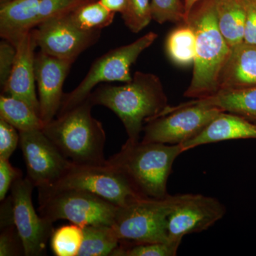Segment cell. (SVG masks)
Returning <instances> with one entry per match:
<instances>
[{
    "label": "cell",
    "instance_id": "obj_33",
    "mask_svg": "<svg viewBox=\"0 0 256 256\" xmlns=\"http://www.w3.org/2000/svg\"><path fill=\"white\" fill-rule=\"evenodd\" d=\"M246 16L244 26V42L256 44V4L252 0H245Z\"/></svg>",
    "mask_w": 256,
    "mask_h": 256
},
{
    "label": "cell",
    "instance_id": "obj_11",
    "mask_svg": "<svg viewBox=\"0 0 256 256\" xmlns=\"http://www.w3.org/2000/svg\"><path fill=\"white\" fill-rule=\"evenodd\" d=\"M20 146L28 178L35 188L56 184L74 165L42 130L20 132Z\"/></svg>",
    "mask_w": 256,
    "mask_h": 256
},
{
    "label": "cell",
    "instance_id": "obj_22",
    "mask_svg": "<svg viewBox=\"0 0 256 256\" xmlns=\"http://www.w3.org/2000/svg\"><path fill=\"white\" fill-rule=\"evenodd\" d=\"M120 244V240L110 226H86L78 256H114Z\"/></svg>",
    "mask_w": 256,
    "mask_h": 256
},
{
    "label": "cell",
    "instance_id": "obj_2",
    "mask_svg": "<svg viewBox=\"0 0 256 256\" xmlns=\"http://www.w3.org/2000/svg\"><path fill=\"white\" fill-rule=\"evenodd\" d=\"M196 35V53L191 82L185 97L201 99L220 90V76L232 48L226 41L217 20L215 0H200L185 22Z\"/></svg>",
    "mask_w": 256,
    "mask_h": 256
},
{
    "label": "cell",
    "instance_id": "obj_5",
    "mask_svg": "<svg viewBox=\"0 0 256 256\" xmlns=\"http://www.w3.org/2000/svg\"><path fill=\"white\" fill-rule=\"evenodd\" d=\"M38 213L42 218L56 222L68 220L82 226H112L119 207L85 190L54 185L38 188Z\"/></svg>",
    "mask_w": 256,
    "mask_h": 256
},
{
    "label": "cell",
    "instance_id": "obj_20",
    "mask_svg": "<svg viewBox=\"0 0 256 256\" xmlns=\"http://www.w3.org/2000/svg\"><path fill=\"white\" fill-rule=\"evenodd\" d=\"M218 26L230 48L244 42L245 0H215Z\"/></svg>",
    "mask_w": 256,
    "mask_h": 256
},
{
    "label": "cell",
    "instance_id": "obj_31",
    "mask_svg": "<svg viewBox=\"0 0 256 256\" xmlns=\"http://www.w3.org/2000/svg\"><path fill=\"white\" fill-rule=\"evenodd\" d=\"M16 47L8 40L0 42V84L2 89L6 86L14 66Z\"/></svg>",
    "mask_w": 256,
    "mask_h": 256
},
{
    "label": "cell",
    "instance_id": "obj_24",
    "mask_svg": "<svg viewBox=\"0 0 256 256\" xmlns=\"http://www.w3.org/2000/svg\"><path fill=\"white\" fill-rule=\"evenodd\" d=\"M170 60L180 66L193 64L196 53V35L191 26L182 23L170 34L166 42Z\"/></svg>",
    "mask_w": 256,
    "mask_h": 256
},
{
    "label": "cell",
    "instance_id": "obj_12",
    "mask_svg": "<svg viewBox=\"0 0 256 256\" xmlns=\"http://www.w3.org/2000/svg\"><path fill=\"white\" fill-rule=\"evenodd\" d=\"M226 208L214 197L184 194L172 195L168 216V238L182 240L184 236L206 230L222 220Z\"/></svg>",
    "mask_w": 256,
    "mask_h": 256
},
{
    "label": "cell",
    "instance_id": "obj_19",
    "mask_svg": "<svg viewBox=\"0 0 256 256\" xmlns=\"http://www.w3.org/2000/svg\"><path fill=\"white\" fill-rule=\"evenodd\" d=\"M195 100L214 106L223 112L242 116L256 124V86L242 89H220L213 96Z\"/></svg>",
    "mask_w": 256,
    "mask_h": 256
},
{
    "label": "cell",
    "instance_id": "obj_28",
    "mask_svg": "<svg viewBox=\"0 0 256 256\" xmlns=\"http://www.w3.org/2000/svg\"><path fill=\"white\" fill-rule=\"evenodd\" d=\"M150 8L152 18L160 24L184 22V0H150Z\"/></svg>",
    "mask_w": 256,
    "mask_h": 256
},
{
    "label": "cell",
    "instance_id": "obj_21",
    "mask_svg": "<svg viewBox=\"0 0 256 256\" xmlns=\"http://www.w3.org/2000/svg\"><path fill=\"white\" fill-rule=\"evenodd\" d=\"M0 118L14 126L18 132L42 130L45 126L26 102L6 94L0 96Z\"/></svg>",
    "mask_w": 256,
    "mask_h": 256
},
{
    "label": "cell",
    "instance_id": "obj_9",
    "mask_svg": "<svg viewBox=\"0 0 256 256\" xmlns=\"http://www.w3.org/2000/svg\"><path fill=\"white\" fill-rule=\"evenodd\" d=\"M56 185L85 190L119 208L140 198H146L138 192L121 170L106 161L102 164H74Z\"/></svg>",
    "mask_w": 256,
    "mask_h": 256
},
{
    "label": "cell",
    "instance_id": "obj_3",
    "mask_svg": "<svg viewBox=\"0 0 256 256\" xmlns=\"http://www.w3.org/2000/svg\"><path fill=\"white\" fill-rule=\"evenodd\" d=\"M90 98L70 110L58 114L42 129L60 152L74 164L97 165L106 162V134L100 121L92 116Z\"/></svg>",
    "mask_w": 256,
    "mask_h": 256
},
{
    "label": "cell",
    "instance_id": "obj_7",
    "mask_svg": "<svg viewBox=\"0 0 256 256\" xmlns=\"http://www.w3.org/2000/svg\"><path fill=\"white\" fill-rule=\"evenodd\" d=\"M172 195L163 198H142L120 207L112 227L128 244L170 242L166 222Z\"/></svg>",
    "mask_w": 256,
    "mask_h": 256
},
{
    "label": "cell",
    "instance_id": "obj_34",
    "mask_svg": "<svg viewBox=\"0 0 256 256\" xmlns=\"http://www.w3.org/2000/svg\"><path fill=\"white\" fill-rule=\"evenodd\" d=\"M108 9L114 13L124 14L127 8L128 0H99Z\"/></svg>",
    "mask_w": 256,
    "mask_h": 256
},
{
    "label": "cell",
    "instance_id": "obj_29",
    "mask_svg": "<svg viewBox=\"0 0 256 256\" xmlns=\"http://www.w3.org/2000/svg\"><path fill=\"white\" fill-rule=\"evenodd\" d=\"M24 250L22 242L14 225L2 228L0 235V256H20Z\"/></svg>",
    "mask_w": 256,
    "mask_h": 256
},
{
    "label": "cell",
    "instance_id": "obj_18",
    "mask_svg": "<svg viewBox=\"0 0 256 256\" xmlns=\"http://www.w3.org/2000/svg\"><path fill=\"white\" fill-rule=\"evenodd\" d=\"M220 89L256 86V44L242 42L232 47L220 76Z\"/></svg>",
    "mask_w": 256,
    "mask_h": 256
},
{
    "label": "cell",
    "instance_id": "obj_15",
    "mask_svg": "<svg viewBox=\"0 0 256 256\" xmlns=\"http://www.w3.org/2000/svg\"><path fill=\"white\" fill-rule=\"evenodd\" d=\"M75 60H62L40 50L35 55V80L40 118L46 124L58 114L64 94L63 86Z\"/></svg>",
    "mask_w": 256,
    "mask_h": 256
},
{
    "label": "cell",
    "instance_id": "obj_36",
    "mask_svg": "<svg viewBox=\"0 0 256 256\" xmlns=\"http://www.w3.org/2000/svg\"><path fill=\"white\" fill-rule=\"evenodd\" d=\"M14 0H0V4H6V3L11 2Z\"/></svg>",
    "mask_w": 256,
    "mask_h": 256
},
{
    "label": "cell",
    "instance_id": "obj_25",
    "mask_svg": "<svg viewBox=\"0 0 256 256\" xmlns=\"http://www.w3.org/2000/svg\"><path fill=\"white\" fill-rule=\"evenodd\" d=\"M84 240V227L72 223L54 230L50 247L56 256H78Z\"/></svg>",
    "mask_w": 256,
    "mask_h": 256
},
{
    "label": "cell",
    "instance_id": "obj_13",
    "mask_svg": "<svg viewBox=\"0 0 256 256\" xmlns=\"http://www.w3.org/2000/svg\"><path fill=\"white\" fill-rule=\"evenodd\" d=\"M34 185L28 178H18L11 188L13 217L22 242L24 256H42L53 234V223L37 214L32 192Z\"/></svg>",
    "mask_w": 256,
    "mask_h": 256
},
{
    "label": "cell",
    "instance_id": "obj_30",
    "mask_svg": "<svg viewBox=\"0 0 256 256\" xmlns=\"http://www.w3.org/2000/svg\"><path fill=\"white\" fill-rule=\"evenodd\" d=\"M2 118H0V158L10 159L20 144V132Z\"/></svg>",
    "mask_w": 256,
    "mask_h": 256
},
{
    "label": "cell",
    "instance_id": "obj_32",
    "mask_svg": "<svg viewBox=\"0 0 256 256\" xmlns=\"http://www.w3.org/2000/svg\"><path fill=\"white\" fill-rule=\"evenodd\" d=\"M22 174L10 164L9 160L0 158V201H4L12 186Z\"/></svg>",
    "mask_w": 256,
    "mask_h": 256
},
{
    "label": "cell",
    "instance_id": "obj_17",
    "mask_svg": "<svg viewBox=\"0 0 256 256\" xmlns=\"http://www.w3.org/2000/svg\"><path fill=\"white\" fill-rule=\"evenodd\" d=\"M244 139H256V122L237 114L220 112L200 134L181 146L186 152L203 144Z\"/></svg>",
    "mask_w": 256,
    "mask_h": 256
},
{
    "label": "cell",
    "instance_id": "obj_14",
    "mask_svg": "<svg viewBox=\"0 0 256 256\" xmlns=\"http://www.w3.org/2000/svg\"><path fill=\"white\" fill-rule=\"evenodd\" d=\"M68 14L47 20L32 30L40 50L56 58L76 60L98 41L101 32L80 30Z\"/></svg>",
    "mask_w": 256,
    "mask_h": 256
},
{
    "label": "cell",
    "instance_id": "obj_1",
    "mask_svg": "<svg viewBox=\"0 0 256 256\" xmlns=\"http://www.w3.org/2000/svg\"><path fill=\"white\" fill-rule=\"evenodd\" d=\"M94 106L108 108L118 116L128 141L138 142L144 124L159 116L169 106L158 76L137 72L122 86H102L88 96Z\"/></svg>",
    "mask_w": 256,
    "mask_h": 256
},
{
    "label": "cell",
    "instance_id": "obj_37",
    "mask_svg": "<svg viewBox=\"0 0 256 256\" xmlns=\"http://www.w3.org/2000/svg\"><path fill=\"white\" fill-rule=\"evenodd\" d=\"M252 1H254V2H255V3H256V0H252Z\"/></svg>",
    "mask_w": 256,
    "mask_h": 256
},
{
    "label": "cell",
    "instance_id": "obj_23",
    "mask_svg": "<svg viewBox=\"0 0 256 256\" xmlns=\"http://www.w3.org/2000/svg\"><path fill=\"white\" fill-rule=\"evenodd\" d=\"M116 13L110 11L99 0H92L78 6L68 14L69 20L84 31H101L110 26Z\"/></svg>",
    "mask_w": 256,
    "mask_h": 256
},
{
    "label": "cell",
    "instance_id": "obj_6",
    "mask_svg": "<svg viewBox=\"0 0 256 256\" xmlns=\"http://www.w3.org/2000/svg\"><path fill=\"white\" fill-rule=\"evenodd\" d=\"M158 37V34L148 32L132 43L114 48L98 58L78 86L72 92L64 94L58 114L82 104L92 94L94 88L101 82H130L132 79L131 66Z\"/></svg>",
    "mask_w": 256,
    "mask_h": 256
},
{
    "label": "cell",
    "instance_id": "obj_10",
    "mask_svg": "<svg viewBox=\"0 0 256 256\" xmlns=\"http://www.w3.org/2000/svg\"><path fill=\"white\" fill-rule=\"evenodd\" d=\"M92 0H14L0 4V36L16 46L24 34Z\"/></svg>",
    "mask_w": 256,
    "mask_h": 256
},
{
    "label": "cell",
    "instance_id": "obj_35",
    "mask_svg": "<svg viewBox=\"0 0 256 256\" xmlns=\"http://www.w3.org/2000/svg\"><path fill=\"white\" fill-rule=\"evenodd\" d=\"M198 1H200V0H184L185 8V21H186V18H188L192 8H194V6L196 4V3Z\"/></svg>",
    "mask_w": 256,
    "mask_h": 256
},
{
    "label": "cell",
    "instance_id": "obj_27",
    "mask_svg": "<svg viewBox=\"0 0 256 256\" xmlns=\"http://www.w3.org/2000/svg\"><path fill=\"white\" fill-rule=\"evenodd\" d=\"M122 18L130 31L139 33L152 20L150 0H128L127 8Z\"/></svg>",
    "mask_w": 256,
    "mask_h": 256
},
{
    "label": "cell",
    "instance_id": "obj_26",
    "mask_svg": "<svg viewBox=\"0 0 256 256\" xmlns=\"http://www.w3.org/2000/svg\"><path fill=\"white\" fill-rule=\"evenodd\" d=\"M182 240L149 244H128L122 242L114 256H174Z\"/></svg>",
    "mask_w": 256,
    "mask_h": 256
},
{
    "label": "cell",
    "instance_id": "obj_4",
    "mask_svg": "<svg viewBox=\"0 0 256 256\" xmlns=\"http://www.w3.org/2000/svg\"><path fill=\"white\" fill-rule=\"evenodd\" d=\"M184 152L180 144L126 141L120 150L106 160L121 170L146 198H163L175 160Z\"/></svg>",
    "mask_w": 256,
    "mask_h": 256
},
{
    "label": "cell",
    "instance_id": "obj_8",
    "mask_svg": "<svg viewBox=\"0 0 256 256\" xmlns=\"http://www.w3.org/2000/svg\"><path fill=\"white\" fill-rule=\"evenodd\" d=\"M220 112L223 111L195 99L169 106L146 122L141 142L182 146L200 134Z\"/></svg>",
    "mask_w": 256,
    "mask_h": 256
},
{
    "label": "cell",
    "instance_id": "obj_16",
    "mask_svg": "<svg viewBox=\"0 0 256 256\" xmlns=\"http://www.w3.org/2000/svg\"><path fill=\"white\" fill-rule=\"evenodd\" d=\"M16 47L14 66L2 92L24 101L40 116L34 70L35 48L37 45L33 30L24 34Z\"/></svg>",
    "mask_w": 256,
    "mask_h": 256
}]
</instances>
